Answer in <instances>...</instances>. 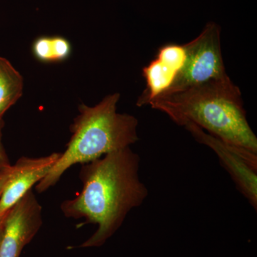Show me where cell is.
<instances>
[{
  "mask_svg": "<svg viewBox=\"0 0 257 257\" xmlns=\"http://www.w3.org/2000/svg\"><path fill=\"white\" fill-rule=\"evenodd\" d=\"M140 161L130 147L83 165L79 175L82 190L61 205L67 217L97 225L95 232L79 247L102 246L119 229L128 213L148 197V189L140 177Z\"/></svg>",
  "mask_w": 257,
  "mask_h": 257,
  "instance_id": "6da1fadb",
  "label": "cell"
},
{
  "mask_svg": "<svg viewBox=\"0 0 257 257\" xmlns=\"http://www.w3.org/2000/svg\"><path fill=\"white\" fill-rule=\"evenodd\" d=\"M179 126L197 125L225 143L257 154V138L250 126L239 88L229 77L214 79L150 101Z\"/></svg>",
  "mask_w": 257,
  "mask_h": 257,
  "instance_id": "7a4b0ae2",
  "label": "cell"
},
{
  "mask_svg": "<svg viewBox=\"0 0 257 257\" xmlns=\"http://www.w3.org/2000/svg\"><path fill=\"white\" fill-rule=\"evenodd\" d=\"M119 94L106 96L94 106L80 104L79 114L70 126L72 138L67 149L37 183V192H45L76 164L89 163L104 155L130 147L139 141L138 120L116 111Z\"/></svg>",
  "mask_w": 257,
  "mask_h": 257,
  "instance_id": "3957f363",
  "label": "cell"
},
{
  "mask_svg": "<svg viewBox=\"0 0 257 257\" xmlns=\"http://www.w3.org/2000/svg\"><path fill=\"white\" fill-rule=\"evenodd\" d=\"M184 46L186 60L183 67L172 86L159 96L170 95L211 79L228 77L221 54V28L217 24L207 23L199 36Z\"/></svg>",
  "mask_w": 257,
  "mask_h": 257,
  "instance_id": "277c9868",
  "label": "cell"
},
{
  "mask_svg": "<svg viewBox=\"0 0 257 257\" xmlns=\"http://www.w3.org/2000/svg\"><path fill=\"white\" fill-rule=\"evenodd\" d=\"M184 127L198 143L215 152L236 189L256 211L257 154L225 143L192 123L184 125Z\"/></svg>",
  "mask_w": 257,
  "mask_h": 257,
  "instance_id": "5b68a950",
  "label": "cell"
},
{
  "mask_svg": "<svg viewBox=\"0 0 257 257\" xmlns=\"http://www.w3.org/2000/svg\"><path fill=\"white\" fill-rule=\"evenodd\" d=\"M42 224L41 205L30 190L3 217L0 257H20Z\"/></svg>",
  "mask_w": 257,
  "mask_h": 257,
  "instance_id": "8992f818",
  "label": "cell"
},
{
  "mask_svg": "<svg viewBox=\"0 0 257 257\" xmlns=\"http://www.w3.org/2000/svg\"><path fill=\"white\" fill-rule=\"evenodd\" d=\"M186 60L184 45L167 44L161 47L156 58L144 67L146 89L138 98L137 105H149L172 86L183 67Z\"/></svg>",
  "mask_w": 257,
  "mask_h": 257,
  "instance_id": "52a82bcc",
  "label": "cell"
},
{
  "mask_svg": "<svg viewBox=\"0 0 257 257\" xmlns=\"http://www.w3.org/2000/svg\"><path fill=\"white\" fill-rule=\"evenodd\" d=\"M60 153H52L40 158L22 157L14 166L0 197V218L31 190L50 172Z\"/></svg>",
  "mask_w": 257,
  "mask_h": 257,
  "instance_id": "ba28073f",
  "label": "cell"
},
{
  "mask_svg": "<svg viewBox=\"0 0 257 257\" xmlns=\"http://www.w3.org/2000/svg\"><path fill=\"white\" fill-rule=\"evenodd\" d=\"M23 87L20 72L7 59L0 57V119L21 97Z\"/></svg>",
  "mask_w": 257,
  "mask_h": 257,
  "instance_id": "9c48e42d",
  "label": "cell"
},
{
  "mask_svg": "<svg viewBox=\"0 0 257 257\" xmlns=\"http://www.w3.org/2000/svg\"><path fill=\"white\" fill-rule=\"evenodd\" d=\"M32 52L37 60L43 62H53L51 37H42L37 39L32 45Z\"/></svg>",
  "mask_w": 257,
  "mask_h": 257,
  "instance_id": "30bf717a",
  "label": "cell"
},
{
  "mask_svg": "<svg viewBox=\"0 0 257 257\" xmlns=\"http://www.w3.org/2000/svg\"><path fill=\"white\" fill-rule=\"evenodd\" d=\"M53 62L67 60L72 52L70 43L67 39L62 37H51Z\"/></svg>",
  "mask_w": 257,
  "mask_h": 257,
  "instance_id": "8fae6325",
  "label": "cell"
},
{
  "mask_svg": "<svg viewBox=\"0 0 257 257\" xmlns=\"http://www.w3.org/2000/svg\"><path fill=\"white\" fill-rule=\"evenodd\" d=\"M4 126L3 119H0V172L6 170L11 167L8 159V155L3 147V142H2V137H3V128Z\"/></svg>",
  "mask_w": 257,
  "mask_h": 257,
  "instance_id": "7c38bea8",
  "label": "cell"
},
{
  "mask_svg": "<svg viewBox=\"0 0 257 257\" xmlns=\"http://www.w3.org/2000/svg\"><path fill=\"white\" fill-rule=\"evenodd\" d=\"M11 171L12 166L9 168L0 172V197H1L2 193H3V189H4L5 183L9 178Z\"/></svg>",
  "mask_w": 257,
  "mask_h": 257,
  "instance_id": "4fadbf2b",
  "label": "cell"
},
{
  "mask_svg": "<svg viewBox=\"0 0 257 257\" xmlns=\"http://www.w3.org/2000/svg\"><path fill=\"white\" fill-rule=\"evenodd\" d=\"M2 233H3V221L0 223V239H1Z\"/></svg>",
  "mask_w": 257,
  "mask_h": 257,
  "instance_id": "5bb4252c",
  "label": "cell"
},
{
  "mask_svg": "<svg viewBox=\"0 0 257 257\" xmlns=\"http://www.w3.org/2000/svg\"><path fill=\"white\" fill-rule=\"evenodd\" d=\"M3 218H0V223L2 222V221H3Z\"/></svg>",
  "mask_w": 257,
  "mask_h": 257,
  "instance_id": "9a60e30c",
  "label": "cell"
}]
</instances>
